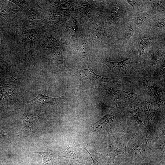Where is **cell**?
Returning <instances> with one entry per match:
<instances>
[{"mask_svg": "<svg viewBox=\"0 0 165 165\" xmlns=\"http://www.w3.org/2000/svg\"><path fill=\"white\" fill-rule=\"evenodd\" d=\"M78 72V75L82 81L88 85L100 84L105 82H119L117 78H105L96 74L89 66L87 69L79 70Z\"/></svg>", "mask_w": 165, "mask_h": 165, "instance_id": "6da1fadb", "label": "cell"}, {"mask_svg": "<svg viewBox=\"0 0 165 165\" xmlns=\"http://www.w3.org/2000/svg\"><path fill=\"white\" fill-rule=\"evenodd\" d=\"M38 116L24 114L22 118L23 125L18 132V135L25 138H33L38 128Z\"/></svg>", "mask_w": 165, "mask_h": 165, "instance_id": "7a4b0ae2", "label": "cell"}, {"mask_svg": "<svg viewBox=\"0 0 165 165\" xmlns=\"http://www.w3.org/2000/svg\"><path fill=\"white\" fill-rule=\"evenodd\" d=\"M62 97L53 98L40 94L36 97L28 102L39 106L53 105L58 104Z\"/></svg>", "mask_w": 165, "mask_h": 165, "instance_id": "3957f363", "label": "cell"}, {"mask_svg": "<svg viewBox=\"0 0 165 165\" xmlns=\"http://www.w3.org/2000/svg\"><path fill=\"white\" fill-rule=\"evenodd\" d=\"M103 63L108 66L112 72H124L128 69L130 65V61L127 58L120 62L106 61Z\"/></svg>", "mask_w": 165, "mask_h": 165, "instance_id": "277c9868", "label": "cell"}, {"mask_svg": "<svg viewBox=\"0 0 165 165\" xmlns=\"http://www.w3.org/2000/svg\"><path fill=\"white\" fill-rule=\"evenodd\" d=\"M152 10L146 12L141 16L130 20V28L133 31L136 30L149 17L154 14Z\"/></svg>", "mask_w": 165, "mask_h": 165, "instance_id": "5b68a950", "label": "cell"}, {"mask_svg": "<svg viewBox=\"0 0 165 165\" xmlns=\"http://www.w3.org/2000/svg\"><path fill=\"white\" fill-rule=\"evenodd\" d=\"M100 86L102 90L110 97L116 99L126 100L124 91L123 90H115L105 86L100 85Z\"/></svg>", "mask_w": 165, "mask_h": 165, "instance_id": "8992f818", "label": "cell"}, {"mask_svg": "<svg viewBox=\"0 0 165 165\" xmlns=\"http://www.w3.org/2000/svg\"><path fill=\"white\" fill-rule=\"evenodd\" d=\"M18 11L9 8L4 2H0V15L4 18L8 23L10 22L13 16Z\"/></svg>", "mask_w": 165, "mask_h": 165, "instance_id": "52a82bcc", "label": "cell"}, {"mask_svg": "<svg viewBox=\"0 0 165 165\" xmlns=\"http://www.w3.org/2000/svg\"><path fill=\"white\" fill-rule=\"evenodd\" d=\"M41 155L42 159V165H57L53 156L48 152H36Z\"/></svg>", "mask_w": 165, "mask_h": 165, "instance_id": "ba28073f", "label": "cell"}, {"mask_svg": "<svg viewBox=\"0 0 165 165\" xmlns=\"http://www.w3.org/2000/svg\"><path fill=\"white\" fill-rule=\"evenodd\" d=\"M126 97V100L131 101L137 98L140 95L133 93H129L124 91Z\"/></svg>", "mask_w": 165, "mask_h": 165, "instance_id": "9c48e42d", "label": "cell"}]
</instances>
